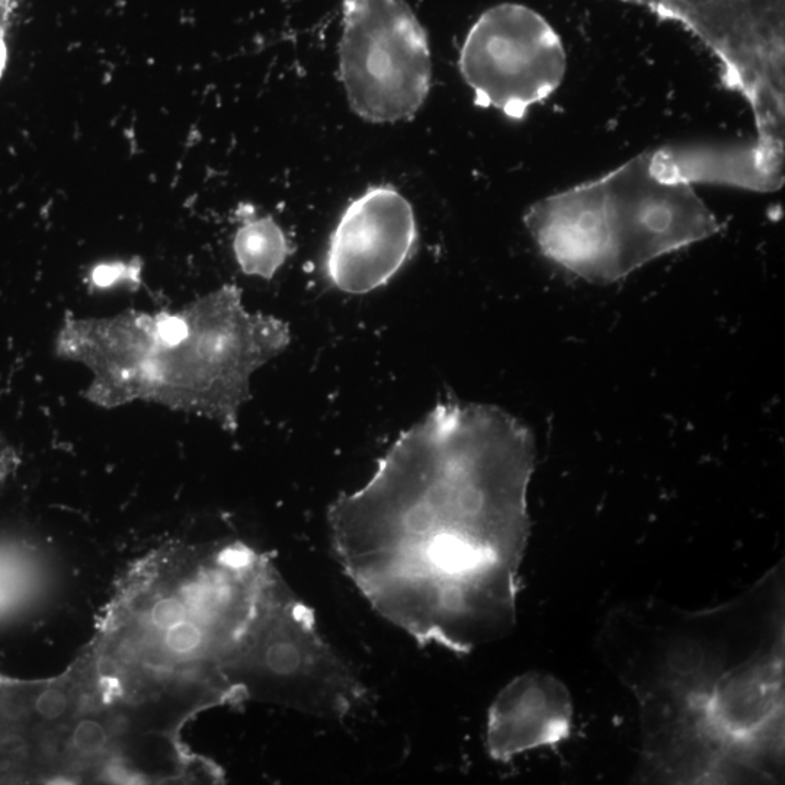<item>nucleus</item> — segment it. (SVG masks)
<instances>
[{
    "label": "nucleus",
    "instance_id": "nucleus-3",
    "mask_svg": "<svg viewBox=\"0 0 785 785\" xmlns=\"http://www.w3.org/2000/svg\"><path fill=\"white\" fill-rule=\"evenodd\" d=\"M290 342L287 322L249 312L240 288L227 284L176 312L69 316L56 352L91 371L83 394L99 408L156 403L233 432L253 374Z\"/></svg>",
    "mask_w": 785,
    "mask_h": 785
},
{
    "label": "nucleus",
    "instance_id": "nucleus-2",
    "mask_svg": "<svg viewBox=\"0 0 785 785\" xmlns=\"http://www.w3.org/2000/svg\"><path fill=\"white\" fill-rule=\"evenodd\" d=\"M597 649L637 706L642 764L665 784L777 783L785 748L784 570L685 610L618 605Z\"/></svg>",
    "mask_w": 785,
    "mask_h": 785
},
{
    "label": "nucleus",
    "instance_id": "nucleus-12",
    "mask_svg": "<svg viewBox=\"0 0 785 785\" xmlns=\"http://www.w3.org/2000/svg\"><path fill=\"white\" fill-rule=\"evenodd\" d=\"M660 175L684 184L726 185L755 192H775L784 176L772 171L754 143L733 146H669L652 150Z\"/></svg>",
    "mask_w": 785,
    "mask_h": 785
},
{
    "label": "nucleus",
    "instance_id": "nucleus-5",
    "mask_svg": "<svg viewBox=\"0 0 785 785\" xmlns=\"http://www.w3.org/2000/svg\"><path fill=\"white\" fill-rule=\"evenodd\" d=\"M524 223L547 259L595 284L617 283L722 230L692 185L656 171L652 150L537 201Z\"/></svg>",
    "mask_w": 785,
    "mask_h": 785
},
{
    "label": "nucleus",
    "instance_id": "nucleus-13",
    "mask_svg": "<svg viewBox=\"0 0 785 785\" xmlns=\"http://www.w3.org/2000/svg\"><path fill=\"white\" fill-rule=\"evenodd\" d=\"M233 240L237 265L243 274L272 280L293 253V246L280 224L271 216L242 214Z\"/></svg>",
    "mask_w": 785,
    "mask_h": 785
},
{
    "label": "nucleus",
    "instance_id": "nucleus-4",
    "mask_svg": "<svg viewBox=\"0 0 785 785\" xmlns=\"http://www.w3.org/2000/svg\"><path fill=\"white\" fill-rule=\"evenodd\" d=\"M272 566L242 543L157 557L115 605L99 669L124 666L152 679L184 675L208 704L236 700L224 663L251 621Z\"/></svg>",
    "mask_w": 785,
    "mask_h": 785
},
{
    "label": "nucleus",
    "instance_id": "nucleus-7",
    "mask_svg": "<svg viewBox=\"0 0 785 785\" xmlns=\"http://www.w3.org/2000/svg\"><path fill=\"white\" fill-rule=\"evenodd\" d=\"M678 22L716 57L723 85L748 102L754 143L772 171L785 163V0H620Z\"/></svg>",
    "mask_w": 785,
    "mask_h": 785
},
{
    "label": "nucleus",
    "instance_id": "nucleus-10",
    "mask_svg": "<svg viewBox=\"0 0 785 785\" xmlns=\"http://www.w3.org/2000/svg\"><path fill=\"white\" fill-rule=\"evenodd\" d=\"M418 239L412 204L389 185L368 188L348 205L330 235L326 275L344 293H371L408 264Z\"/></svg>",
    "mask_w": 785,
    "mask_h": 785
},
{
    "label": "nucleus",
    "instance_id": "nucleus-8",
    "mask_svg": "<svg viewBox=\"0 0 785 785\" xmlns=\"http://www.w3.org/2000/svg\"><path fill=\"white\" fill-rule=\"evenodd\" d=\"M339 75L349 107L368 123H397L421 110L431 47L406 0H345Z\"/></svg>",
    "mask_w": 785,
    "mask_h": 785
},
{
    "label": "nucleus",
    "instance_id": "nucleus-6",
    "mask_svg": "<svg viewBox=\"0 0 785 785\" xmlns=\"http://www.w3.org/2000/svg\"><path fill=\"white\" fill-rule=\"evenodd\" d=\"M223 675L236 700L258 698L329 722H345L370 706L367 685L323 639L312 608L275 567Z\"/></svg>",
    "mask_w": 785,
    "mask_h": 785
},
{
    "label": "nucleus",
    "instance_id": "nucleus-14",
    "mask_svg": "<svg viewBox=\"0 0 785 785\" xmlns=\"http://www.w3.org/2000/svg\"><path fill=\"white\" fill-rule=\"evenodd\" d=\"M142 275V265L131 262H112V264H101L92 269L89 281L96 288H110L115 285L139 283Z\"/></svg>",
    "mask_w": 785,
    "mask_h": 785
},
{
    "label": "nucleus",
    "instance_id": "nucleus-1",
    "mask_svg": "<svg viewBox=\"0 0 785 785\" xmlns=\"http://www.w3.org/2000/svg\"><path fill=\"white\" fill-rule=\"evenodd\" d=\"M534 438L496 406L438 403L328 509L346 576L421 644L470 653L517 624Z\"/></svg>",
    "mask_w": 785,
    "mask_h": 785
},
{
    "label": "nucleus",
    "instance_id": "nucleus-9",
    "mask_svg": "<svg viewBox=\"0 0 785 785\" xmlns=\"http://www.w3.org/2000/svg\"><path fill=\"white\" fill-rule=\"evenodd\" d=\"M458 67L477 107L519 121L559 89L567 57L543 16L528 6L502 3L470 28Z\"/></svg>",
    "mask_w": 785,
    "mask_h": 785
},
{
    "label": "nucleus",
    "instance_id": "nucleus-11",
    "mask_svg": "<svg viewBox=\"0 0 785 785\" xmlns=\"http://www.w3.org/2000/svg\"><path fill=\"white\" fill-rule=\"evenodd\" d=\"M572 722V695L565 682L547 672H527L493 700L487 713V752L495 761L508 762L549 748L569 738Z\"/></svg>",
    "mask_w": 785,
    "mask_h": 785
}]
</instances>
